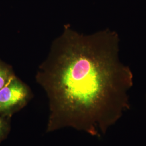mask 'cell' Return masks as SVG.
Instances as JSON below:
<instances>
[{
    "label": "cell",
    "instance_id": "4",
    "mask_svg": "<svg viewBox=\"0 0 146 146\" xmlns=\"http://www.w3.org/2000/svg\"><path fill=\"white\" fill-rule=\"evenodd\" d=\"M9 119L0 115V143L5 140L9 133L11 126Z\"/></svg>",
    "mask_w": 146,
    "mask_h": 146
},
{
    "label": "cell",
    "instance_id": "1",
    "mask_svg": "<svg viewBox=\"0 0 146 146\" xmlns=\"http://www.w3.org/2000/svg\"><path fill=\"white\" fill-rule=\"evenodd\" d=\"M120 43L110 28L84 34L64 26L35 77L48 99L47 133L72 128L101 137L129 110L133 74Z\"/></svg>",
    "mask_w": 146,
    "mask_h": 146
},
{
    "label": "cell",
    "instance_id": "2",
    "mask_svg": "<svg viewBox=\"0 0 146 146\" xmlns=\"http://www.w3.org/2000/svg\"><path fill=\"white\" fill-rule=\"evenodd\" d=\"M32 96L29 87L15 75L0 90V115L10 119L28 104Z\"/></svg>",
    "mask_w": 146,
    "mask_h": 146
},
{
    "label": "cell",
    "instance_id": "3",
    "mask_svg": "<svg viewBox=\"0 0 146 146\" xmlns=\"http://www.w3.org/2000/svg\"><path fill=\"white\" fill-rule=\"evenodd\" d=\"M14 76L15 74L12 68L7 64L0 61V90Z\"/></svg>",
    "mask_w": 146,
    "mask_h": 146
}]
</instances>
